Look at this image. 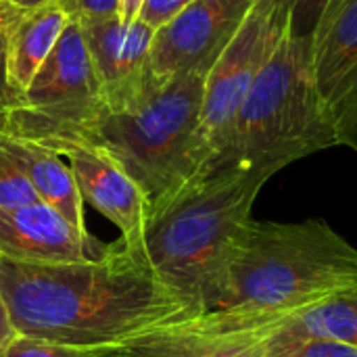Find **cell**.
I'll return each instance as SVG.
<instances>
[{
	"label": "cell",
	"instance_id": "obj_1",
	"mask_svg": "<svg viewBox=\"0 0 357 357\" xmlns=\"http://www.w3.org/2000/svg\"><path fill=\"white\" fill-rule=\"evenodd\" d=\"M0 295L17 335L75 347H117L192 314L146 255L115 243L92 261L25 264L0 257Z\"/></svg>",
	"mask_w": 357,
	"mask_h": 357
},
{
	"label": "cell",
	"instance_id": "obj_2",
	"mask_svg": "<svg viewBox=\"0 0 357 357\" xmlns=\"http://www.w3.org/2000/svg\"><path fill=\"white\" fill-rule=\"evenodd\" d=\"M205 75L188 71L167 77L132 109L100 105L73 123L0 115V130L42 146L86 142L100 149L142 188L151 209L211 167L201 117Z\"/></svg>",
	"mask_w": 357,
	"mask_h": 357
},
{
	"label": "cell",
	"instance_id": "obj_3",
	"mask_svg": "<svg viewBox=\"0 0 357 357\" xmlns=\"http://www.w3.org/2000/svg\"><path fill=\"white\" fill-rule=\"evenodd\" d=\"M357 289V249L322 220H247L234 234L205 312L293 316Z\"/></svg>",
	"mask_w": 357,
	"mask_h": 357
},
{
	"label": "cell",
	"instance_id": "obj_4",
	"mask_svg": "<svg viewBox=\"0 0 357 357\" xmlns=\"http://www.w3.org/2000/svg\"><path fill=\"white\" fill-rule=\"evenodd\" d=\"M268 180L255 169H218L149 209L144 255L192 314H205L226 251Z\"/></svg>",
	"mask_w": 357,
	"mask_h": 357
},
{
	"label": "cell",
	"instance_id": "obj_5",
	"mask_svg": "<svg viewBox=\"0 0 357 357\" xmlns=\"http://www.w3.org/2000/svg\"><path fill=\"white\" fill-rule=\"evenodd\" d=\"M341 146L314 69V38L289 31L261 67L236 123L228 167L270 178L314 153Z\"/></svg>",
	"mask_w": 357,
	"mask_h": 357
},
{
	"label": "cell",
	"instance_id": "obj_6",
	"mask_svg": "<svg viewBox=\"0 0 357 357\" xmlns=\"http://www.w3.org/2000/svg\"><path fill=\"white\" fill-rule=\"evenodd\" d=\"M289 31V13L276 0H257L232 42L207 71L201 117L211 151L209 172L228 169L245 100L261 67Z\"/></svg>",
	"mask_w": 357,
	"mask_h": 357
},
{
	"label": "cell",
	"instance_id": "obj_7",
	"mask_svg": "<svg viewBox=\"0 0 357 357\" xmlns=\"http://www.w3.org/2000/svg\"><path fill=\"white\" fill-rule=\"evenodd\" d=\"M100 105L94 65L82 27L73 19L21 98L0 115L46 123H73Z\"/></svg>",
	"mask_w": 357,
	"mask_h": 357
},
{
	"label": "cell",
	"instance_id": "obj_8",
	"mask_svg": "<svg viewBox=\"0 0 357 357\" xmlns=\"http://www.w3.org/2000/svg\"><path fill=\"white\" fill-rule=\"evenodd\" d=\"M75 21L94 65L102 107L111 111L132 109L163 82L151 65L153 27L140 19L123 25L117 17Z\"/></svg>",
	"mask_w": 357,
	"mask_h": 357
},
{
	"label": "cell",
	"instance_id": "obj_9",
	"mask_svg": "<svg viewBox=\"0 0 357 357\" xmlns=\"http://www.w3.org/2000/svg\"><path fill=\"white\" fill-rule=\"evenodd\" d=\"M257 0H192L169 23L155 29L151 65L161 79L207 73L232 42Z\"/></svg>",
	"mask_w": 357,
	"mask_h": 357
},
{
	"label": "cell",
	"instance_id": "obj_10",
	"mask_svg": "<svg viewBox=\"0 0 357 357\" xmlns=\"http://www.w3.org/2000/svg\"><path fill=\"white\" fill-rule=\"evenodd\" d=\"M46 149L67 157L82 199L119 228L126 249L144 255L149 199L142 188L96 146L86 142H59Z\"/></svg>",
	"mask_w": 357,
	"mask_h": 357
},
{
	"label": "cell",
	"instance_id": "obj_11",
	"mask_svg": "<svg viewBox=\"0 0 357 357\" xmlns=\"http://www.w3.org/2000/svg\"><path fill=\"white\" fill-rule=\"evenodd\" d=\"M314 69L339 144L357 153V0H343L314 36Z\"/></svg>",
	"mask_w": 357,
	"mask_h": 357
},
{
	"label": "cell",
	"instance_id": "obj_12",
	"mask_svg": "<svg viewBox=\"0 0 357 357\" xmlns=\"http://www.w3.org/2000/svg\"><path fill=\"white\" fill-rule=\"evenodd\" d=\"M115 243L75 230L56 209L33 203L0 209V257L25 264H71L105 257Z\"/></svg>",
	"mask_w": 357,
	"mask_h": 357
},
{
	"label": "cell",
	"instance_id": "obj_13",
	"mask_svg": "<svg viewBox=\"0 0 357 357\" xmlns=\"http://www.w3.org/2000/svg\"><path fill=\"white\" fill-rule=\"evenodd\" d=\"M280 314L205 312L199 316L165 322L123 345L111 349L109 357H199L236 335L282 324Z\"/></svg>",
	"mask_w": 357,
	"mask_h": 357
},
{
	"label": "cell",
	"instance_id": "obj_14",
	"mask_svg": "<svg viewBox=\"0 0 357 357\" xmlns=\"http://www.w3.org/2000/svg\"><path fill=\"white\" fill-rule=\"evenodd\" d=\"M71 21L73 17L61 2L36 8H10L0 4V31L4 36L10 105L27 90Z\"/></svg>",
	"mask_w": 357,
	"mask_h": 357
},
{
	"label": "cell",
	"instance_id": "obj_15",
	"mask_svg": "<svg viewBox=\"0 0 357 357\" xmlns=\"http://www.w3.org/2000/svg\"><path fill=\"white\" fill-rule=\"evenodd\" d=\"M0 142L23 165L40 201L56 209L75 230L90 234L86 228L84 199L69 163H65L63 157L54 151L33 140L13 136L4 130H0Z\"/></svg>",
	"mask_w": 357,
	"mask_h": 357
},
{
	"label": "cell",
	"instance_id": "obj_16",
	"mask_svg": "<svg viewBox=\"0 0 357 357\" xmlns=\"http://www.w3.org/2000/svg\"><path fill=\"white\" fill-rule=\"evenodd\" d=\"M276 333L284 337L333 339L357 347V289L289 316Z\"/></svg>",
	"mask_w": 357,
	"mask_h": 357
},
{
	"label": "cell",
	"instance_id": "obj_17",
	"mask_svg": "<svg viewBox=\"0 0 357 357\" xmlns=\"http://www.w3.org/2000/svg\"><path fill=\"white\" fill-rule=\"evenodd\" d=\"M264 357H357V347L318 337H284L276 331L268 337Z\"/></svg>",
	"mask_w": 357,
	"mask_h": 357
},
{
	"label": "cell",
	"instance_id": "obj_18",
	"mask_svg": "<svg viewBox=\"0 0 357 357\" xmlns=\"http://www.w3.org/2000/svg\"><path fill=\"white\" fill-rule=\"evenodd\" d=\"M42 203L23 165L0 142V209H19Z\"/></svg>",
	"mask_w": 357,
	"mask_h": 357
},
{
	"label": "cell",
	"instance_id": "obj_19",
	"mask_svg": "<svg viewBox=\"0 0 357 357\" xmlns=\"http://www.w3.org/2000/svg\"><path fill=\"white\" fill-rule=\"evenodd\" d=\"M113 347H75L17 335L4 357H109Z\"/></svg>",
	"mask_w": 357,
	"mask_h": 357
},
{
	"label": "cell",
	"instance_id": "obj_20",
	"mask_svg": "<svg viewBox=\"0 0 357 357\" xmlns=\"http://www.w3.org/2000/svg\"><path fill=\"white\" fill-rule=\"evenodd\" d=\"M282 324H272L266 328L249 331L243 335H236L232 339H226L224 343L215 345L213 349L201 354L199 357H264L266 356V343L268 337L278 331Z\"/></svg>",
	"mask_w": 357,
	"mask_h": 357
},
{
	"label": "cell",
	"instance_id": "obj_21",
	"mask_svg": "<svg viewBox=\"0 0 357 357\" xmlns=\"http://www.w3.org/2000/svg\"><path fill=\"white\" fill-rule=\"evenodd\" d=\"M291 19V31L295 36H316L331 0H276Z\"/></svg>",
	"mask_w": 357,
	"mask_h": 357
},
{
	"label": "cell",
	"instance_id": "obj_22",
	"mask_svg": "<svg viewBox=\"0 0 357 357\" xmlns=\"http://www.w3.org/2000/svg\"><path fill=\"white\" fill-rule=\"evenodd\" d=\"M190 2L192 0H144L138 19L149 27L159 29L165 23H169L176 15H180Z\"/></svg>",
	"mask_w": 357,
	"mask_h": 357
},
{
	"label": "cell",
	"instance_id": "obj_23",
	"mask_svg": "<svg viewBox=\"0 0 357 357\" xmlns=\"http://www.w3.org/2000/svg\"><path fill=\"white\" fill-rule=\"evenodd\" d=\"M119 0H69L67 10L73 19H109L117 17Z\"/></svg>",
	"mask_w": 357,
	"mask_h": 357
},
{
	"label": "cell",
	"instance_id": "obj_24",
	"mask_svg": "<svg viewBox=\"0 0 357 357\" xmlns=\"http://www.w3.org/2000/svg\"><path fill=\"white\" fill-rule=\"evenodd\" d=\"M17 337V331L10 322V316H8V310L2 301V295H0V357L6 356L13 339Z\"/></svg>",
	"mask_w": 357,
	"mask_h": 357
},
{
	"label": "cell",
	"instance_id": "obj_25",
	"mask_svg": "<svg viewBox=\"0 0 357 357\" xmlns=\"http://www.w3.org/2000/svg\"><path fill=\"white\" fill-rule=\"evenodd\" d=\"M142 4H144V0H119L117 19H119L123 25H130V23L138 21L140 10H142Z\"/></svg>",
	"mask_w": 357,
	"mask_h": 357
},
{
	"label": "cell",
	"instance_id": "obj_26",
	"mask_svg": "<svg viewBox=\"0 0 357 357\" xmlns=\"http://www.w3.org/2000/svg\"><path fill=\"white\" fill-rule=\"evenodd\" d=\"M10 105V92L6 82V56H4V36L0 31V113Z\"/></svg>",
	"mask_w": 357,
	"mask_h": 357
},
{
	"label": "cell",
	"instance_id": "obj_27",
	"mask_svg": "<svg viewBox=\"0 0 357 357\" xmlns=\"http://www.w3.org/2000/svg\"><path fill=\"white\" fill-rule=\"evenodd\" d=\"M50 2H61L67 8V2L69 0H0V4L10 6V8H36V6L50 4Z\"/></svg>",
	"mask_w": 357,
	"mask_h": 357
},
{
	"label": "cell",
	"instance_id": "obj_28",
	"mask_svg": "<svg viewBox=\"0 0 357 357\" xmlns=\"http://www.w3.org/2000/svg\"><path fill=\"white\" fill-rule=\"evenodd\" d=\"M341 4H343V0H331L328 8H326V13H324V19H322V23H324V21H326V19H328V17H331V15H333V13L337 10V8H339ZM322 23H320V27H322Z\"/></svg>",
	"mask_w": 357,
	"mask_h": 357
}]
</instances>
